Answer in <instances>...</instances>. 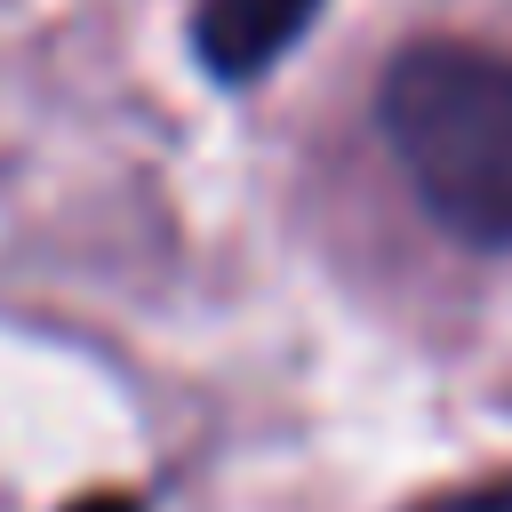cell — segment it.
Instances as JSON below:
<instances>
[{"mask_svg": "<svg viewBox=\"0 0 512 512\" xmlns=\"http://www.w3.org/2000/svg\"><path fill=\"white\" fill-rule=\"evenodd\" d=\"M424 512H512V472L504 480H480V488H456V496H440Z\"/></svg>", "mask_w": 512, "mask_h": 512, "instance_id": "3", "label": "cell"}, {"mask_svg": "<svg viewBox=\"0 0 512 512\" xmlns=\"http://www.w3.org/2000/svg\"><path fill=\"white\" fill-rule=\"evenodd\" d=\"M384 136L416 200L472 248H512V56L416 40L376 88Z\"/></svg>", "mask_w": 512, "mask_h": 512, "instance_id": "1", "label": "cell"}, {"mask_svg": "<svg viewBox=\"0 0 512 512\" xmlns=\"http://www.w3.org/2000/svg\"><path fill=\"white\" fill-rule=\"evenodd\" d=\"M64 512H144V504L120 496V488H96V496H80V504H64Z\"/></svg>", "mask_w": 512, "mask_h": 512, "instance_id": "4", "label": "cell"}, {"mask_svg": "<svg viewBox=\"0 0 512 512\" xmlns=\"http://www.w3.org/2000/svg\"><path fill=\"white\" fill-rule=\"evenodd\" d=\"M312 8L320 0H200L192 48H200V64L216 80H256V72H272L304 40Z\"/></svg>", "mask_w": 512, "mask_h": 512, "instance_id": "2", "label": "cell"}]
</instances>
